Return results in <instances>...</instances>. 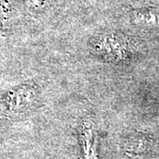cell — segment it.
Listing matches in <instances>:
<instances>
[{"instance_id": "1", "label": "cell", "mask_w": 159, "mask_h": 159, "mask_svg": "<svg viewBox=\"0 0 159 159\" xmlns=\"http://www.w3.org/2000/svg\"><path fill=\"white\" fill-rule=\"evenodd\" d=\"M92 48L99 56L112 62L125 60L129 52L125 38L114 34L98 35L92 41Z\"/></svg>"}, {"instance_id": "2", "label": "cell", "mask_w": 159, "mask_h": 159, "mask_svg": "<svg viewBox=\"0 0 159 159\" xmlns=\"http://www.w3.org/2000/svg\"><path fill=\"white\" fill-rule=\"evenodd\" d=\"M134 22L140 24L142 26H154L157 23V15L152 13L150 11H135L133 14Z\"/></svg>"}]
</instances>
